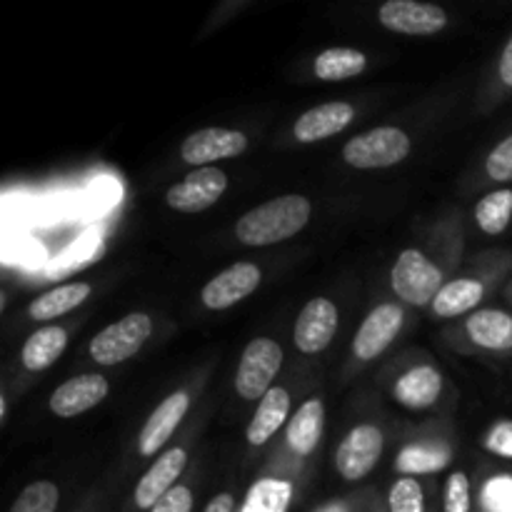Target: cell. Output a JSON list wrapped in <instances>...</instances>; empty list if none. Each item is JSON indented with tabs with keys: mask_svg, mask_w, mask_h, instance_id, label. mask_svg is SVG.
I'll return each instance as SVG.
<instances>
[{
	"mask_svg": "<svg viewBox=\"0 0 512 512\" xmlns=\"http://www.w3.org/2000/svg\"><path fill=\"white\" fill-rule=\"evenodd\" d=\"M310 213H313V205L305 195H280L240 215L235 223V235L248 248L283 243L308 225Z\"/></svg>",
	"mask_w": 512,
	"mask_h": 512,
	"instance_id": "1",
	"label": "cell"
},
{
	"mask_svg": "<svg viewBox=\"0 0 512 512\" xmlns=\"http://www.w3.org/2000/svg\"><path fill=\"white\" fill-rule=\"evenodd\" d=\"M410 135L395 125H383L350 138L343 148V160L350 168L380 170L403 163L410 155Z\"/></svg>",
	"mask_w": 512,
	"mask_h": 512,
	"instance_id": "2",
	"label": "cell"
},
{
	"mask_svg": "<svg viewBox=\"0 0 512 512\" xmlns=\"http://www.w3.org/2000/svg\"><path fill=\"white\" fill-rule=\"evenodd\" d=\"M153 335V318L148 313H130L100 330L90 340V358L98 365H120L140 353L145 340Z\"/></svg>",
	"mask_w": 512,
	"mask_h": 512,
	"instance_id": "3",
	"label": "cell"
},
{
	"mask_svg": "<svg viewBox=\"0 0 512 512\" xmlns=\"http://www.w3.org/2000/svg\"><path fill=\"white\" fill-rule=\"evenodd\" d=\"M283 368V348L273 338H255L245 345L235 370V390L243 400H263L275 388V375Z\"/></svg>",
	"mask_w": 512,
	"mask_h": 512,
	"instance_id": "4",
	"label": "cell"
},
{
	"mask_svg": "<svg viewBox=\"0 0 512 512\" xmlns=\"http://www.w3.org/2000/svg\"><path fill=\"white\" fill-rule=\"evenodd\" d=\"M390 283H393L395 295L405 300L408 305L423 308V305H433L435 295L443 288V273L438 265L420 250L408 248L398 255L390 273Z\"/></svg>",
	"mask_w": 512,
	"mask_h": 512,
	"instance_id": "5",
	"label": "cell"
},
{
	"mask_svg": "<svg viewBox=\"0 0 512 512\" xmlns=\"http://www.w3.org/2000/svg\"><path fill=\"white\" fill-rule=\"evenodd\" d=\"M383 448L385 438L378 425H355L343 438L338 453H335V465H338L340 478L348 480V483H358V480L368 478L375 470V465H378Z\"/></svg>",
	"mask_w": 512,
	"mask_h": 512,
	"instance_id": "6",
	"label": "cell"
},
{
	"mask_svg": "<svg viewBox=\"0 0 512 512\" xmlns=\"http://www.w3.org/2000/svg\"><path fill=\"white\" fill-rule=\"evenodd\" d=\"M228 190V175L220 168H195L165 193V203L178 213H203Z\"/></svg>",
	"mask_w": 512,
	"mask_h": 512,
	"instance_id": "7",
	"label": "cell"
},
{
	"mask_svg": "<svg viewBox=\"0 0 512 512\" xmlns=\"http://www.w3.org/2000/svg\"><path fill=\"white\" fill-rule=\"evenodd\" d=\"M248 150V135L230 128H200L180 145V158L195 168H210L215 160L238 158Z\"/></svg>",
	"mask_w": 512,
	"mask_h": 512,
	"instance_id": "8",
	"label": "cell"
},
{
	"mask_svg": "<svg viewBox=\"0 0 512 512\" xmlns=\"http://www.w3.org/2000/svg\"><path fill=\"white\" fill-rule=\"evenodd\" d=\"M338 333V308L328 298H313L300 310L293 328V343L303 355H318Z\"/></svg>",
	"mask_w": 512,
	"mask_h": 512,
	"instance_id": "9",
	"label": "cell"
},
{
	"mask_svg": "<svg viewBox=\"0 0 512 512\" xmlns=\"http://www.w3.org/2000/svg\"><path fill=\"white\" fill-rule=\"evenodd\" d=\"M380 25L403 35H433L448 25V13L440 5L418 0H388L378 10Z\"/></svg>",
	"mask_w": 512,
	"mask_h": 512,
	"instance_id": "10",
	"label": "cell"
},
{
	"mask_svg": "<svg viewBox=\"0 0 512 512\" xmlns=\"http://www.w3.org/2000/svg\"><path fill=\"white\" fill-rule=\"evenodd\" d=\"M260 280H263V273H260L258 265L240 260V263H233L223 273L215 275L213 280H208L203 293H200V300L208 310H228L248 295H253Z\"/></svg>",
	"mask_w": 512,
	"mask_h": 512,
	"instance_id": "11",
	"label": "cell"
},
{
	"mask_svg": "<svg viewBox=\"0 0 512 512\" xmlns=\"http://www.w3.org/2000/svg\"><path fill=\"white\" fill-rule=\"evenodd\" d=\"M110 393L108 380L100 373H83L75 375V378L65 380L63 385L53 390L48 405L50 413L58 415V418L70 420L78 418V415L88 413V410L98 408Z\"/></svg>",
	"mask_w": 512,
	"mask_h": 512,
	"instance_id": "12",
	"label": "cell"
},
{
	"mask_svg": "<svg viewBox=\"0 0 512 512\" xmlns=\"http://www.w3.org/2000/svg\"><path fill=\"white\" fill-rule=\"evenodd\" d=\"M403 328V310L395 303H383L368 313L360 323L353 340V353L358 360H375L390 348L395 335Z\"/></svg>",
	"mask_w": 512,
	"mask_h": 512,
	"instance_id": "13",
	"label": "cell"
},
{
	"mask_svg": "<svg viewBox=\"0 0 512 512\" xmlns=\"http://www.w3.org/2000/svg\"><path fill=\"white\" fill-rule=\"evenodd\" d=\"M185 465H188V453L183 448H170L155 460L143 478L138 480L133 493V503L140 510H153L170 490L175 488V480H180Z\"/></svg>",
	"mask_w": 512,
	"mask_h": 512,
	"instance_id": "14",
	"label": "cell"
},
{
	"mask_svg": "<svg viewBox=\"0 0 512 512\" xmlns=\"http://www.w3.org/2000/svg\"><path fill=\"white\" fill-rule=\"evenodd\" d=\"M190 398L185 390H178V393L168 395L158 408L150 413V418L145 420L143 430L138 435V450L143 458H153L155 453H160L165 443L173 438V433L178 430L180 420L188 415Z\"/></svg>",
	"mask_w": 512,
	"mask_h": 512,
	"instance_id": "15",
	"label": "cell"
},
{
	"mask_svg": "<svg viewBox=\"0 0 512 512\" xmlns=\"http://www.w3.org/2000/svg\"><path fill=\"white\" fill-rule=\"evenodd\" d=\"M355 120V108L345 100H333V103L315 105L305 110L293 125V135L300 143H318V140L333 138L340 130L348 128Z\"/></svg>",
	"mask_w": 512,
	"mask_h": 512,
	"instance_id": "16",
	"label": "cell"
},
{
	"mask_svg": "<svg viewBox=\"0 0 512 512\" xmlns=\"http://www.w3.org/2000/svg\"><path fill=\"white\" fill-rule=\"evenodd\" d=\"M395 400L410 410H425L438 403L443 393V375L433 365H415L395 383Z\"/></svg>",
	"mask_w": 512,
	"mask_h": 512,
	"instance_id": "17",
	"label": "cell"
},
{
	"mask_svg": "<svg viewBox=\"0 0 512 512\" xmlns=\"http://www.w3.org/2000/svg\"><path fill=\"white\" fill-rule=\"evenodd\" d=\"M285 423H290V393L285 388H270L268 395L258 403L255 408L253 420L248 425V443L253 448H260V445L268 443Z\"/></svg>",
	"mask_w": 512,
	"mask_h": 512,
	"instance_id": "18",
	"label": "cell"
},
{
	"mask_svg": "<svg viewBox=\"0 0 512 512\" xmlns=\"http://www.w3.org/2000/svg\"><path fill=\"white\" fill-rule=\"evenodd\" d=\"M465 333L475 345L485 350H510L512 348V315L505 310L485 308L475 310L465 320Z\"/></svg>",
	"mask_w": 512,
	"mask_h": 512,
	"instance_id": "19",
	"label": "cell"
},
{
	"mask_svg": "<svg viewBox=\"0 0 512 512\" xmlns=\"http://www.w3.org/2000/svg\"><path fill=\"white\" fill-rule=\"evenodd\" d=\"M65 348H68V330L60 325H43L25 340L20 363L28 373H40L48 370L65 353Z\"/></svg>",
	"mask_w": 512,
	"mask_h": 512,
	"instance_id": "20",
	"label": "cell"
},
{
	"mask_svg": "<svg viewBox=\"0 0 512 512\" xmlns=\"http://www.w3.org/2000/svg\"><path fill=\"white\" fill-rule=\"evenodd\" d=\"M325 428V405L320 398H310L295 410V415L288 423V445L298 455H313L318 448L320 438H323Z\"/></svg>",
	"mask_w": 512,
	"mask_h": 512,
	"instance_id": "21",
	"label": "cell"
},
{
	"mask_svg": "<svg viewBox=\"0 0 512 512\" xmlns=\"http://www.w3.org/2000/svg\"><path fill=\"white\" fill-rule=\"evenodd\" d=\"M90 285L88 283H80V280H75V283H65V285H58V288L48 290V293L38 295V298L30 303L28 313L30 318L38 320V323H45V320H55L60 318V315L70 313V310L80 308V305L85 303V300L90 298Z\"/></svg>",
	"mask_w": 512,
	"mask_h": 512,
	"instance_id": "22",
	"label": "cell"
},
{
	"mask_svg": "<svg viewBox=\"0 0 512 512\" xmlns=\"http://www.w3.org/2000/svg\"><path fill=\"white\" fill-rule=\"evenodd\" d=\"M485 298V285L475 278L450 280L440 288L433 300V313L438 318H458V315L470 313L478 308L480 300Z\"/></svg>",
	"mask_w": 512,
	"mask_h": 512,
	"instance_id": "23",
	"label": "cell"
},
{
	"mask_svg": "<svg viewBox=\"0 0 512 512\" xmlns=\"http://www.w3.org/2000/svg\"><path fill=\"white\" fill-rule=\"evenodd\" d=\"M368 68V55L355 48H328L315 58V75L328 83L358 78Z\"/></svg>",
	"mask_w": 512,
	"mask_h": 512,
	"instance_id": "24",
	"label": "cell"
},
{
	"mask_svg": "<svg viewBox=\"0 0 512 512\" xmlns=\"http://www.w3.org/2000/svg\"><path fill=\"white\" fill-rule=\"evenodd\" d=\"M512 220V190L500 188L485 195L478 205H475V223L483 233L500 235L508 230Z\"/></svg>",
	"mask_w": 512,
	"mask_h": 512,
	"instance_id": "25",
	"label": "cell"
},
{
	"mask_svg": "<svg viewBox=\"0 0 512 512\" xmlns=\"http://www.w3.org/2000/svg\"><path fill=\"white\" fill-rule=\"evenodd\" d=\"M293 498V485L285 480L265 478L250 488L243 512H285Z\"/></svg>",
	"mask_w": 512,
	"mask_h": 512,
	"instance_id": "26",
	"label": "cell"
},
{
	"mask_svg": "<svg viewBox=\"0 0 512 512\" xmlns=\"http://www.w3.org/2000/svg\"><path fill=\"white\" fill-rule=\"evenodd\" d=\"M448 460H450L448 450L425 448V445H410V448H405L403 453L398 455L395 468H398L403 475L415 478L418 473H438V470H443L445 465H448Z\"/></svg>",
	"mask_w": 512,
	"mask_h": 512,
	"instance_id": "27",
	"label": "cell"
},
{
	"mask_svg": "<svg viewBox=\"0 0 512 512\" xmlns=\"http://www.w3.org/2000/svg\"><path fill=\"white\" fill-rule=\"evenodd\" d=\"M58 500V485L50 483V480H38V483H30L28 488L15 498L13 508L8 512H55L58 510Z\"/></svg>",
	"mask_w": 512,
	"mask_h": 512,
	"instance_id": "28",
	"label": "cell"
},
{
	"mask_svg": "<svg viewBox=\"0 0 512 512\" xmlns=\"http://www.w3.org/2000/svg\"><path fill=\"white\" fill-rule=\"evenodd\" d=\"M390 512H425V493L420 483L410 475H400L388 495Z\"/></svg>",
	"mask_w": 512,
	"mask_h": 512,
	"instance_id": "29",
	"label": "cell"
},
{
	"mask_svg": "<svg viewBox=\"0 0 512 512\" xmlns=\"http://www.w3.org/2000/svg\"><path fill=\"white\" fill-rule=\"evenodd\" d=\"M485 512H512V475H498L483 488Z\"/></svg>",
	"mask_w": 512,
	"mask_h": 512,
	"instance_id": "30",
	"label": "cell"
},
{
	"mask_svg": "<svg viewBox=\"0 0 512 512\" xmlns=\"http://www.w3.org/2000/svg\"><path fill=\"white\" fill-rule=\"evenodd\" d=\"M443 512H470L473 498H470V480L465 473H453L445 483Z\"/></svg>",
	"mask_w": 512,
	"mask_h": 512,
	"instance_id": "31",
	"label": "cell"
},
{
	"mask_svg": "<svg viewBox=\"0 0 512 512\" xmlns=\"http://www.w3.org/2000/svg\"><path fill=\"white\" fill-rule=\"evenodd\" d=\"M485 173H488L490 180H498V183L512 180V135L495 145L493 153L485 160Z\"/></svg>",
	"mask_w": 512,
	"mask_h": 512,
	"instance_id": "32",
	"label": "cell"
},
{
	"mask_svg": "<svg viewBox=\"0 0 512 512\" xmlns=\"http://www.w3.org/2000/svg\"><path fill=\"white\" fill-rule=\"evenodd\" d=\"M485 450L500 455V458H512V420H500L485 435Z\"/></svg>",
	"mask_w": 512,
	"mask_h": 512,
	"instance_id": "33",
	"label": "cell"
},
{
	"mask_svg": "<svg viewBox=\"0 0 512 512\" xmlns=\"http://www.w3.org/2000/svg\"><path fill=\"white\" fill-rule=\"evenodd\" d=\"M150 512H193V493L185 485H175Z\"/></svg>",
	"mask_w": 512,
	"mask_h": 512,
	"instance_id": "34",
	"label": "cell"
},
{
	"mask_svg": "<svg viewBox=\"0 0 512 512\" xmlns=\"http://www.w3.org/2000/svg\"><path fill=\"white\" fill-rule=\"evenodd\" d=\"M203 512H235V498L230 493L215 495Z\"/></svg>",
	"mask_w": 512,
	"mask_h": 512,
	"instance_id": "35",
	"label": "cell"
},
{
	"mask_svg": "<svg viewBox=\"0 0 512 512\" xmlns=\"http://www.w3.org/2000/svg\"><path fill=\"white\" fill-rule=\"evenodd\" d=\"M500 80H503L508 88H512V38L508 40L503 50V58H500Z\"/></svg>",
	"mask_w": 512,
	"mask_h": 512,
	"instance_id": "36",
	"label": "cell"
},
{
	"mask_svg": "<svg viewBox=\"0 0 512 512\" xmlns=\"http://www.w3.org/2000/svg\"><path fill=\"white\" fill-rule=\"evenodd\" d=\"M320 512H348V510H345L343 505H328V508L320 510Z\"/></svg>",
	"mask_w": 512,
	"mask_h": 512,
	"instance_id": "37",
	"label": "cell"
},
{
	"mask_svg": "<svg viewBox=\"0 0 512 512\" xmlns=\"http://www.w3.org/2000/svg\"><path fill=\"white\" fill-rule=\"evenodd\" d=\"M0 418L5 420V398H0Z\"/></svg>",
	"mask_w": 512,
	"mask_h": 512,
	"instance_id": "38",
	"label": "cell"
}]
</instances>
